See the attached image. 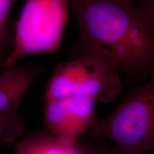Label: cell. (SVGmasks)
Instances as JSON below:
<instances>
[{"mask_svg":"<svg viewBox=\"0 0 154 154\" xmlns=\"http://www.w3.org/2000/svg\"><path fill=\"white\" fill-rule=\"evenodd\" d=\"M79 36L69 59L93 57L131 85L154 75V0H69Z\"/></svg>","mask_w":154,"mask_h":154,"instance_id":"6da1fadb","label":"cell"},{"mask_svg":"<svg viewBox=\"0 0 154 154\" xmlns=\"http://www.w3.org/2000/svg\"><path fill=\"white\" fill-rule=\"evenodd\" d=\"M91 137L109 138L122 154L154 150V75L127 91L109 116L96 119L88 131Z\"/></svg>","mask_w":154,"mask_h":154,"instance_id":"7a4b0ae2","label":"cell"},{"mask_svg":"<svg viewBox=\"0 0 154 154\" xmlns=\"http://www.w3.org/2000/svg\"><path fill=\"white\" fill-rule=\"evenodd\" d=\"M69 16V0H26L15 22L14 47L3 69L27 56L59 49Z\"/></svg>","mask_w":154,"mask_h":154,"instance_id":"3957f363","label":"cell"},{"mask_svg":"<svg viewBox=\"0 0 154 154\" xmlns=\"http://www.w3.org/2000/svg\"><path fill=\"white\" fill-rule=\"evenodd\" d=\"M122 90L120 73L97 58L86 56L57 65L47 82L45 100L86 96L109 103Z\"/></svg>","mask_w":154,"mask_h":154,"instance_id":"277c9868","label":"cell"},{"mask_svg":"<svg viewBox=\"0 0 154 154\" xmlns=\"http://www.w3.org/2000/svg\"><path fill=\"white\" fill-rule=\"evenodd\" d=\"M43 72L37 65L15 64L0 74V115L19 112L31 86Z\"/></svg>","mask_w":154,"mask_h":154,"instance_id":"5b68a950","label":"cell"},{"mask_svg":"<svg viewBox=\"0 0 154 154\" xmlns=\"http://www.w3.org/2000/svg\"><path fill=\"white\" fill-rule=\"evenodd\" d=\"M63 111L73 136L77 139L87 131L96 120V101L86 96H70L62 99Z\"/></svg>","mask_w":154,"mask_h":154,"instance_id":"8992f818","label":"cell"},{"mask_svg":"<svg viewBox=\"0 0 154 154\" xmlns=\"http://www.w3.org/2000/svg\"><path fill=\"white\" fill-rule=\"evenodd\" d=\"M17 0H0V69H3L14 43L15 22L11 10Z\"/></svg>","mask_w":154,"mask_h":154,"instance_id":"52a82bcc","label":"cell"},{"mask_svg":"<svg viewBox=\"0 0 154 154\" xmlns=\"http://www.w3.org/2000/svg\"><path fill=\"white\" fill-rule=\"evenodd\" d=\"M57 147L64 146L54 137L42 134H32L17 143L15 154H49Z\"/></svg>","mask_w":154,"mask_h":154,"instance_id":"ba28073f","label":"cell"},{"mask_svg":"<svg viewBox=\"0 0 154 154\" xmlns=\"http://www.w3.org/2000/svg\"><path fill=\"white\" fill-rule=\"evenodd\" d=\"M25 124L19 113L0 115V143L14 142L22 135Z\"/></svg>","mask_w":154,"mask_h":154,"instance_id":"9c48e42d","label":"cell"},{"mask_svg":"<svg viewBox=\"0 0 154 154\" xmlns=\"http://www.w3.org/2000/svg\"><path fill=\"white\" fill-rule=\"evenodd\" d=\"M84 154H122L119 150H113V149H103L100 151H86L84 152Z\"/></svg>","mask_w":154,"mask_h":154,"instance_id":"30bf717a","label":"cell"}]
</instances>
